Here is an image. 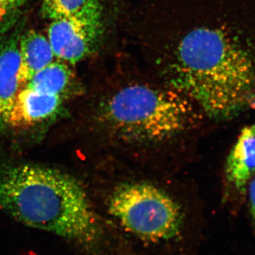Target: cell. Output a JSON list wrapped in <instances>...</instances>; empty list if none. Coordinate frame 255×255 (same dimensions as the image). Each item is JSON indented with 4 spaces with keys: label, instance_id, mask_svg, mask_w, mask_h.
<instances>
[{
    "label": "cell",
    "instance_id": "6da1fadb",
    "mask_svg": "<svg viewBox=\"0 0 255 255\" xmlns=\"http://www.w3.org/2000/svg\"><path fill=\"white\" fill-rule=\"evenodd\" d=\"M137 40L166 85L209 118L255 106V0H147Z\"/></svg>",
    "mask_w": 255,
    "mask_h": 255
},
{
    "label": "cell",
    "instance_id": "7a4b0ae2",
    "mask_svg": "<svg viewBox=\"0 0 255 255\" xmlns=\"http://www.w3.org/2000/svg\"><path fill=\"white\" fill-rule=\"evenodd\" d=\"M0 209L25 226L56 235L87 251L107 246V233L85 187L57 169L0 167Z\"/></svg>",
    "mask_w": 255,
    "mask_h": 255
},
{
    "label": "cell",
    "instance_id": "3957f363",
    "mask_svg": "<svg viewBox=\"0 0 255 255\" xmlns=\"http://www.w3.org/2000/svg\"><path fill=\"white\" fill-rule=\"evenodd\" d=\"M200 113L187 97L164 82L132 80L109 90L96 120L110 143L148 152L187 136L199 125Z\"/></svg>",
    "mask_w": 255,
    "mask_h": 255
},
{
    "label": "cell",
    "instance_id": "277c9868",
    "mask_svg": "<svg viewBox=\"0 0 255 255\" xmlns=\"http://www.w3.org/2000/svg\"><path fill=\"white\" fill-rule=\"evenodd\" d=\"M107 211L127 231L148 243L173 241L182 234L185 215L182 206L159 186L128 179L109 191Z\"/></svg>",
    "mask_w": 255,
    "mask_h": 255
},
{
    "label": "cell",
    "instance_id": "5b68a950",
    "mask_svg": "<svg viewBox=\"0 0 255 255\" xmlns=\"http://www.w3.org/2000/svg\"><path fill=\"white\" fill-rule=\"evenodd\" d=\"M105 31L103 6L53 20L48 38L56 59L70 64L81 61L97 48Z\"/></svg>",
    "mask_w": 255,
    "mask_h": 255
},
{
    "label": "cell",
    "instance_id": "8992f818",
    "mask_svg": "<svg viewBox=\"0 0 255 255\" xmlns=\"http://www.w3.org/2000/svg\"><path fill=\"white\" fill-rule=\"evenodd\" d=\"M65 99L24 86L4 122L14 128H27L51 118Z\"/></svg>",
    "mask_w": 255,
    "mask_h": 255
},
{
    "label": "cell",
    "instance_id": "52a82bcc",
    "mask_svg": "<svg viewBox=\"0 0 255 255\" xmlns=\"http://www.w3.org/2000/svg\"><path fill=\"white\" fill-rule=\"evenodd\" d=\"M226 182L238 194L246 193L255 177V123L245 128L226 161Z\"/></svg>",
    "mask_w": 255,
    "mask_h": 255
},
{
    "label": "cell",
    "instance_id": "ba28073f",
    "mask_svg": "<svg viewBox=\"0 0 255 255\" xmlns=\"http://www.w3.org/2000/svg\"><path fill=\"white\" fill-rule=\"evenodd\" d=\"M18 43L9 41L0 48V119L4 121L23 85L19 76Z\"/></svg>",
    "mask_w": 255,
    "mask_h": 255
},
{
    "label": "cell",
    "instance_id": "9c48e42d",
    "mask_svg": "<svg viewBox=\"0 0 255 255\" xmlns=\"http://www.w3.org/2000/svg\"><path fill=\"white\" fill-rule=\"evenodd\" d=\"M25 86L65 100L80 91V83L70 64L60 60L35 74Z\"/></svg>",
    "mask_w": 255,
    "mask_h": 255
},
{
    "label": "cell",
    "instance_id": "30bf717a",
    "mask_svg": "<svg viewBox=\"0 0 255 255\" xmlns=\"http://www.w3.org/2000/svg\"><path fill=\"white\" fill-rule=\"evenodd\" d=\"M19 76L23 86L38 71L55 60L48 37L36 31H30L18 42Z\"/></svg>",
    "mask_w": 255,
    "mask_h": 255
},
{
    "label": "cell",
    "instance_id": "8fae6325",
    "mask_svg": "<svg viewBox=\"0 0 255 255\" xmlns=\"http://www.w3.org/2000/svg\"><path fill=\"white\" fill-rule=\"evenodd\" d=\"M100 0H43L42 13L50 21L102 6Z\"/></svg>",
    "mask_w": 255,
    "mask_h": 255
},
{
    "label": "cell",
    "instance_id": "7c38bea8",
    "mask_svg": "<svg viewBox=\"0 0 255 255\" xmlns=\"http://www.w3.org/2000/svg\"><path fill=\"white\" fill-rule=\"evenodd\" d=\"M28 0H0V22L26 4Z\"/></svg>",
    "mask_w": 255,
    "mask_h": 255
},
{
    "label": "cell",
    "instance_id": "4fadbf2b",
    "mask_svg": "<svg viewBox=\"0 0 255 255\" xmlns=\"http://www.w3.org/2000/svg\"><path fill=\"white\" fill-rule=\"evenodd\" d=\"M248 199H249L250 212L255 221V177L248 185Z\"/></svg>",
    "mask_w": 255,
    "mask_h": 255
}]
</instances>
